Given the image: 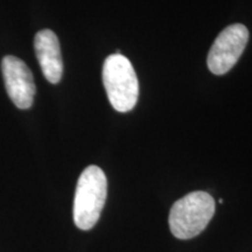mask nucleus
I'll list each match as a JSON object with an SVG mask.
<instances>
[{
	"mask_svg": "<svg viewBox=\"0 0 252 252\" xmlns=\"http://www.w3.org/2000/svg\"><path fill=\"white\" fill-rule=\"evenodd\" d=\"M108 180L98 166L87 167L77 181L74 198V222L78 229L90 230L98 222L106 201Z\"/></svg>",
	"mask_w": 252,
	"mask_h": 252,
	"instance_id": "nucleus-1",
	"label": "nucleus"
},
{
	"mask_svg": "<svg viewBox=\"0 0 252 252\" xmlns=\"http://www.w3.org/2000/svg\"><path fill=\"white\" fill-rule=\"evenodd\" d=\"M215 214V200L206 191H193L178 200L169 212V228L176 238L189 239L203 231Z\"/></svg>",
	"mask_w": 252,
	"mask_h": 252,
	"instance_id": "nucleus-2",
	"label": "nucleus"
},
{
	"mask_svg": "<svg viewBox=\"0 0 252 252\" xmlns=\"http://www.w3.org/2000/svg\"><path fill=\"white\" fill-rule=\"evenodd\" d=\"M103 83L112 108L128 112L139 97V83L130 60L122 54L106 58L103 65Z\"/></svg>",
	"mask_w": 252,
	"mask_h": 252,
	"instance_id": "nucleus-3",
	"label": "nucleus"
},
{
	"mask_svg": "<svg viewBox=\"0 0 252 252\" xmlns=\"http://www.w3.org/2000/svg\"><path fill=\"white\" fill-rule=\"evenodd\" d=\"M249 40L248 28L242 24L230 25L216 37L208 54L209 70L215 75H224L237 63Z\"/></svg>",
	"mask_w": 252,
	"mask_h": 252,
	"instance_id": "nucleus-4",
	"label": "nucleus"
},
{
	"mask_svg": "<svg viewBox=\"0 0 252 252\" xmlns=\"http://www.w3.org/2000/svg\"><path fill=\"white\" fill-rule=\"evenodd\" d=\"M6 91L17 108L30 109L33 105L36 88L33 74L23 60L7 55L1 61Z\"/></svg>",
	"mask_w": 252,
	"mask_h": 252,
	"instance_id": "nucleus-5",
	"label": "nucleus"
},
{
	"mask_svg": "<svg viewBox=\"0 0 252 252\" xmlns=\"http://www.w3.org/2000/svg\"><path fill=\"white\" fill-rule=\"evenodd\" d=\"M34 48L43 76L52 84L59 83L63 74V61L56 34L50 30L40 31L34 39Z\"/></svg>",
	"mask_w": 252,
	"mask_h": 252,
	"instance_id": "nucleus-6",
	"label": "nucleus"
}]
</instances>
